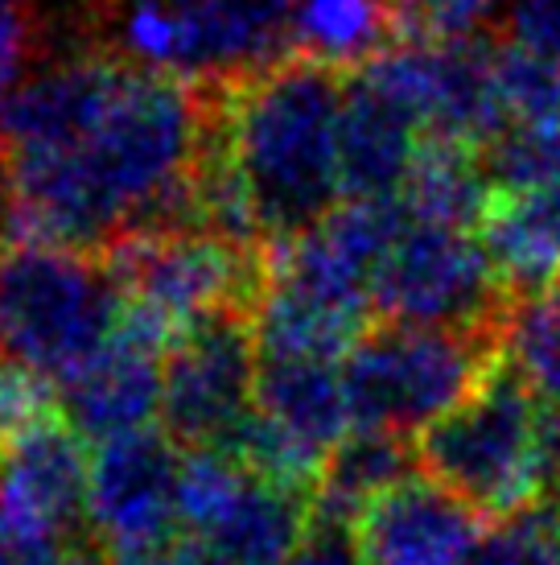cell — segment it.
Instances as JSON below:
<instances>
[{"instance_id":"cell-17","label":"cell","mask_w":560,"mask_h":565,"mask_svg":"<svg viewBox=\"0 0 560 565\" xmlns=\"http://www.w3.org/2000/svg\"><path fill=\"white\" fill-rule=\"evenodd\" d=\"M417 441L351 429V438L326 458V471L313 487V516L355 524L367 503L379 500L388 487L405 483L408 475H417Z\"/></svg>"},{"instance_id":"cell-8","label":"cell","mask_w":560,"mask_h":565,"mask_svg":"<svg viewBox=\"0 0 560 565\" xmlns=\"http://www.w3.org/2000/svg\"><path fill=\"white\" fill-rule=\"evenodd\" d=\"M424 137L486 149L507 128L495 83V42H396L358 71Z\"/></svg>"},{"instance_id":"cell-18","label":"cell","mask_w":560,"mask_h":565,"mask_svg":"<svg viewBox=\"0 0 560 565\" xmlns=\"http://www.w3.org/2000/svg\"><path fill=\"white\" fill-rule=\"evenodd\" d=\"M391 0H297L293 54L334 71H358L396 46Z\"/></svg>"},{"instance_id":"cell-15","label":"cell","mask_w":560,"mask_h":565,"mask_svg":"<svg viewBox=\"0 0 560 565\" xmlns=\"http://www.w3.org/2000/svg\"><path fill=\"white\" fill-rule=\"evenodd\" d=\"M478 239L511 298L560 277V182L536 190H491Z\"/></svg>"},{"instance_id":"cell-5","label":"cell","mask_w":560,"mask_h":565,"mask_svg":"<svg viewBox=\"0 0 560 565\" xmlns=\"http://www.w3.org/2000/svg\"><path fill=\"white\" fill-rule=\"evenodd\" d=\"M128 310L153 318L177 339L211 318H251L268 289L272 248L235 244L203 227L137 232L104 252Z\"/></svg>"},{"instance_id":"cell-7","label":"cell","mask_w":560,"mask_h":565,"mask_svg":"<svg viewBox=\"0 0 560 565\" xmlns=\"http://www.w3.org/2000/svg\"><path fill=\"white\" fill-rule=\"evenodd\" d=\"M511 294L470 227L412 220L371 285V310L391 327L466 330L498 339Z\"/></svg>"},{"instance_id":"cell-6","label":"cell","mask_w":560,"mask_h":565,"mask_svg":"<svg viewBox=\"0 0 560 565\" xmlns=\"http://www.w3.org/2000/svg\"><path fill=\"white\" fill-rule=\"evenodd\" d=\"M297 0H125L116 50L190 83H231L293 54Z\"/></svg>"},{"instance_id":"cell-28","label":"cell","mask_w":560,"mask_h":565,"mask_svg":"<svg viewBox=\"0 0 560 565\" xmlns=\"http://www.w3.org/2000/svg\"><path fill=\"white\" fill-rule=\"evenodd\" d=\"M284 565H367V557L358 550L355 524L313 516L305 536H301V545L289 553Z\"/></svg>"},{"instance_id":"cell-25","label":"cell","mask_w":560,"mask_h":565,"mask_svg":"<svg viewBox=\"0 0 560 565\" xmlns=\"http://www.w3.org/2000/svg\"><path fill=\"white\" fill-rule=\"evenodd\" d=\"M50 417H63L58 384L25 363L0 360V441Z\"/></svg>"},{"instance_id":"cell-14","label":"cell","mask_w":560,"mask_h":565,"mask_svg":"<svg viewBox=\"0 0 560 565\" xmlns=\"http://www.w3.org/2000/svg\"><path fill=\"white\" fill-rule=\"evenodd\" d=\"M417 149V125L388 95H379L358 71H351L343 92V128H338L346 199H400Z\"/></svg>"},{"instance_id":"cell-16","label":"cell","mask_w":560,"mask_h":565,"mask_svg":"<svg viewBox=\"0 0 560 565\" xmlns=\"http://www.w3.org/2000/svg\"><path fill=\"white\" fill-rule=\"evenodd\" d=\"M310 520V495L268 483L260 475H248V483L227 508V516L218 520L215 533L203 541H211L218 553H227L235 565H284L289 553L301 545Z\"/></svg>"},{"instance_id":"cell-19","label":"cell","mask_w":560,"mask_h":565,"mask_svg":"<svg viewBox=\"0 0 560 565\" xmlns=\"http://www.w3.org/2000/svg\"><path fill=\"white\" fill-rule=\"evenodd\" d=\"M486 194L491 186H486L478 149L445 141V137H420L417 161L400 190V203L408 206L412 220L466 227V223H478Z\"/></svg>"},{"instance_id":"cell-4","label":"cell","mask_w":560,"mask_h":565,"mask_svg":"<svg viewBox=\"0 0 560 565\" xmlns=\"http://www.w3.org/2000/svg\"><path fill=\"white\" fill-rule=\"evenodd\" d=\"M498 367V339L433 327H371L343 363L351 425L412 438Z\"/></svg>"},{"instance_id":"cell-23","label":"cell","mask_w":560,"mask_h":565,"mask_svg":"<svg viewBox=\"0 0 560 565\" xmlns=\"http://www.w3.org/2000/svg\"><path fill=\"white\" fill-rule=\"evenodd\" d=\"M470 565H560V503L498 520Z\"/></svg>"},{"instance_id":"cell-10","label":"cell","mask_w":560,"mask_h":565,"mask_svg":"<svg viewBox=\"0 0 560 565\" xmlns=\"http://www.w3.org/2000/svg\"><path fill=\"white\" fill-rule=\"evenodd\" d=\"M260 347L251 318H211L165 351L161 429L182 450H227L256 408Z\"/></svg>"},{"instance_id":"cell-27","label":"cell","mask_w":560,"mask_h":565,"mask_svg":"<svg viewBox=\"0 0 560 565\" xmlns=\"http://www.w3.org/2000/svg\"><path fill=\"white\" fill-rule=\"evenodd\" d=\"M503 38L560 71V0H503Z\"/></svg>"},{"instance_id":"cell-26","label":"cell","mask_w":560,"mask_h":565,"mask_svg":"<svg viewBox=\"0 0 560 565\" xmlns=\"http://www.w3.org/2000/svg\"><path fill=\"white\" fill-rule=\"evenodd\" d=\"M0 565H111L99 541L87 533H30L0 529Z\"/></svg>"},{"instance_id":"cell-13","label":"cell","mask_w":560,"mask_h":565,"mask_svg":"<svg viewBox=\"0 0 560 565\" xmlns=\"http://www.w3.org/2000/svg\"><path fill=\"white\" fill-rule=\"evenodd\" d=\"M483 524L462 495L417 471L358 512L355 536L367 565H470Z\"/></svg>"},{"instance_id":"cell-3","label":"cell","mask_w":560,"mask_h":565,"mask_svg":"<svg viewBox=\"0 0 560 565\" xmlns=\"http://www.w3.org/2000/svg\"><path fill=\"white\" fill-rule=\"evenodd\" d=\"M125 310L108 260L54 244L0 252V360L66 384L116 339Z\"/></svg>"},{"instance_id":"cell-30","label":"cell","mask_w":560,"mask_h":565,"mask_svg":"<svg viewBox=\"0 0 560 565\" xmlns=\"http://www.w3.org/2000/svg\"><path fill=\"white\" fill-rule=\"evenodd\" d=\"M157 565H235V562L227 553H218L211 541H203V536H177L170 545V553Z\"/></svg>"},{"instance_id":"cell-24","label":"cell","mask_w":560,"mask_h":565,"mask_svg":"<svg viewBox=\"0 0 560 565\" xmlns=\"http://www.w3.org/2000/svg\"><path fill=\"white\" fill-rule=\"evenodd\" d=\"M498 0H391L400 42H462L474 38Z\"/></svg>"},{"instance_id":"cell-12","label":"cell","mask_w":560,"mask_h":565,"mask_svg":"<svg viewBox=\"0 0 560 565\" xmlns=\"http://www.w3.org/2000/svg\"><path fill=\"white\" fill-rule=\"evenodd\" d=\"M91 458L66 417L0 441V529L87 533Z\"/></svg>"},{"instance_id":"cell-11","label":"cell","mask_w":560,"mask_h":565,"mask_svg":"<svg viewBox=\"0 0 560 565\" xmlns=\"http://www.w3.org/2000/svg\"><path fill=\"white\" fill-rule=\"evenodd\" d=\"M177 343L153 318L125 310V322L78 376L63 384V417L87 441H111L161 422L165 351Z\"/></svg>"},{"instance_id":"cell-20","label":"cell","mask_w":560,"mask_h":565,"mask_svg":"<svg viewBox=\"0 0 560 565\" xmlns=\"http://www.w3.org/2000/svg\"><path fill=\"white\" fill-rule=\"evenodd\" d=\"M498 360L545 405H560V277L511 298L498 327Z\"/></svg>"},{"instance_id":"cell-9","label":"cell","mask_w":560,"mask_h":565,"mask_svg":"<svg viewBox=\"0 0 560 565\" xmlns=\"http://www.w3.org/2000/svg\"><path fill=\"white\" fill-rule=\"evenodd\" d=\"M182 446L165 429L99 441L87 479V529L111 565H157L177 541Z\"/></svg>"},{"instance_id":"cell-31","label":"cell","mask_w":560,"mask_h":565,"mask_svg":"<svg viewBox=\"0 0 560 565\" xmlns=\"http://www.w3.org/2000/svg\"><path fill=\"white\" fill-rule=\"evenodd\" d=\"M9 215H13V173H9V153L0 141V236L9 227Z\"/></svg>"},{"instance_id":"cell-29","label":"cell","mask_w":560,"mask_h":565,"mask_svg":"<svg viewBox=\"0 0 560 565\" xmlns=\"http://www.w3.org/2000/svg\"><path fill=\"white\" fill-rule=\"evenodd\" d=\"M25 58H30V21L21 13V4L0 0V99L17 92Z\"/></svg>"},{"instance_id":"cell-1","label":"cell","mask_w":560,"mask_h":565,"mask_svg":"<svg viewBox=\"0 0 560 565\" xmlns=\"http://www.w3.org/2000/svg\"><path fill=\"white\" fill-rule=\"evenodd\" d=\"M211 87V128L227 166L248 190L268 248L305 236L343 194L346 71L289 54L280 63Z\"/></svg>"},{"instance_id":"cell-21","label":"cell","mask_w":560,"mask_h":565,"mask_svg":"<svg viewBox=\"0 0 560 565\" xmlns=\"http://www.w3.org/2000/svg\"><path fill=\"white\" fill-rule=\"evenodd\" d=\"M491 190H536L560 182V125H507L478 149Z\"/></svg>"},{"instance_id":"cell-2","label":"cell","mask_w":560,"mask_h":565,"mask_svg":"<svg viewBox=\"0 0 560 565\" xmlns=\"http://www.w3.org/2000/svg\"><path fill=\"white\" fill-rule=\"evenodd\" d=\"M545 408V401L498 360L462 405L417 438L420 471L486 520H511L552 503Z\"/></svg>"},{"instance_id":"cell-22","label":"cell","mask_w":560,"mask_h":565,"mask_svg":"<svg viewBox=\"0 0 560 565\" xmlns=\"http://www.w3.org/2000/svg\"><path fill=\"white\" fill-rule=\"evenodd\" d=\"M495 83L507 125H560V71L495 42Z\"/></svg>"}]
</instances>
